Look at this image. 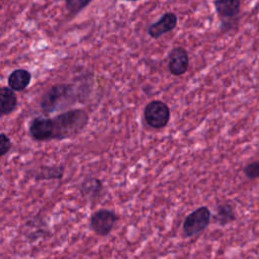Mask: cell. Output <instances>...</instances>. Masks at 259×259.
Instances as JSON below:
<instances>
[{
  "label": "cell",
  "mask_w": 259,
  "mask_h": 259,
  "mask_svg": "<svg viewBox=\"0 0 259 259\" xmlns=\"http://www.w3.org/2000/svg\"><path fill=\"white\" fill-rule=\"evenodd\" d=\"M91 84L80 82L76 83H60L50 87L40 98V108L44 113L50 114L56 110H60L71 106L78 102H85L87 99Z\"/></svg>",
  "instance_id": "1"
},
{
  "label": "cell",
  "mask_w": 259,
  "mask_h": 259,
  "mask_svg": "<svg viewBox=\"0 0 259 259\" xmlns=\"http://www.w3.org/2000/svg\"><path fill=\"white\" fill-rule=\"evenodd\" d=\"M89 121L88 113L81 108L69 109L53 118V140L63 141L80 134Z\"/></svg>",
  "instance_id": "2"
},
{
  "label": "cell",
  "mask_w": 259,
  "mask_h": 259,
  "mask_svg": "<svg viewBox=\"0 0 259 259\" xmlns=\"http://www.w3.org/2000/svg\"><path fill=\"white\" fill-rule=\"evenodd\" d=\"M213 6L220 19L222 31L229 32L238 26L241 0H213Z\"/></svg>",
  "instance_id": "3"
},
{
  "label": "cell",
  "mask_w": 259,
  "mask_h": 259,
  "mask_svg": "<svg viewBox=\"0 0 259 259\" xmlns=\"http://www.w3.org/2000/svg\"><path fill=\"white\" fill-rule=\"evenodd\" d=\"M211 212L205 205L199 206L187 214L182 223V233L185 238H192L203 232L209 225Z\"/></svg>",
  "instance_id": "4"
},
{
  "label": "cell",
  "mask_w": 259,
  "mask_h": 259,
  "mask_svg": "<svg viewBox=\"0 0 259 259\" xmlns=\"http://www.w3.org/2000/svg\"><path fill=\"white\" fill-rule=\"evenodd\" d=\"M118 221L119 215L114 210L109 208H99L90 215L89 228L95 235L106 237L112 232Z\"/></svg>",
  "instance_id": "5"
},
{
  "label": "cell",
  "mask_w": 259,
  "mask_h": 259,
  "mask_svg": "<svg viewBox=\"0 0 259 259\" xmlns=\"http://www.w3.org/2000/svg\"><path fill=\"white\" fill-rule=\"evenodd\" d=\"M170 108L161 100L150 101L144 109V118L147 124L153 128H163L170 120Z\"/></svg>",
  "instance_id": "6"
},
{
  "label": "cell",
  "mask_w": 259,
  "mask_h": 259,
  "mask_svg": "<svg viewBox=\"0 0 259 259\" xmlns=\"http://www.w3.org/2000/svg\"><path fill=\"white\" fill-rule=\"evenodd\" d=\"M28 131L30 137L36 142L52 141L54 137L53 118L36 116L30 120Z\"/></svg>",
  "instance_id": "7"
},
{
  "label": "cell",
  "mask_w": 259,
  "mask_h": 259,
  "mask_svg": "<svg viewBox=\"0 0 259 259\" xmlns=\"http://www.w3.org/2000/svg\"><path fill=\"white\" fill-rule=\"evenodd\" d=\"M189 67V57L183 47H175L168 54V70L173 76L185 74Z\"/></svg>",
  "instance_id": "8"
},
{
  "label": "cell",
  "mask_w": 259,
  "mask_h": 259,
  "mask_svg": "<svg viewBox=\"0 0 259 259\" xmlns=\"http://www.w3.org/2000/svg\"><path fill=\"white\" fill-rule=\"evenodd\" d=\"M78 189L81 196L92 202L99 200L104 193V185L102 180L95 176H88L84 178L80 182Z\"/></svg>",
  "instance_id": "9"
},
{
  "label": "cell",
  "mask_w": 259,
  "mask_h": 259,
  "mask_svg": "<svg viewBox=\"0 0 259 259\" xmlns=\"http://www.w3.org/2000/svg\"><path fill=\"white\" fill-rule=\"evenodd\" d=\"M64 174V165H40L27 172V175L35 181L61 180Z\"/></svg>",
  "instance_id": "10"
},
{
  "label": "cell",
  "mask_w": 259,
  "mask_h": 259,
  "mask_svg": "<svg viewBox=\"0 0 259 259\" xmlns=\"http://www.w3.org/2000/svg\"><path fill=\"white\" fill-rule=\"evenodd\" d=\"M178 23V17L174 12H165L158 21L148 27V33L152 38H159L163 34L172 31Z\"/></svg>",
  "instance_id": "11"
},
{
  "label": "cell",
  "mask_w": 259,
  "mask_h": 259,
  "mask_svg": "<svg viewBox=\"0 0 259 259\" xmlns=\"http://www.w3.org/2000/svg\"><path fill=\"white\" fill-rule=\"evenodd\" d=\"M25 228L27 229V232L25 233V238L30 243H34L38 240L45 239L51 234L47 228V224L44 218L39 213L26 221Z\"/></svg>",
  "instance_id": "12"
},
{
  "label": "cell",
  "mask_w": 259,
  "mask_h": 259,
  "mask_svg": "<svg viewBox=\"0 0 259 259\" xmlns=\"http://www.w3.org/2000/svg\"><path fill=\"white\" fill-rule=\"evenodd\" d=\"M31 81V74L26 69H16L8 76V86L13 91H23Z\"/></svg>",
  "instance_id": "13"
},
{
  "label": "cell",
  "mask_w": 259,
  "mask_h": 259,
  "mask_svg": "<svg viewBox=\"0 0 259 259\" xmlns=\"http://www.w3.org/2000/svg\"><path fill=\"white\" fill-rule=\"evenodd\" d=\"M17 104V96L14 91L8 86H2L0 88V115L4 116L11 113Z\"/></svg>",
  "instance_id": "14"
},
{
  "label": "cell",
  "mask_w": 259,
  "mask_h": 259,
  "mask_svg": "<svg viewBox=\"0 0 259 259\" xmlns=\"http://www.w3.org/2000/svg\"><path fill=\"white\" fill-rule=\"evenodd\" d=\"M214 222L220 226H226L236 220L235 209L232 203L222 202L217 205L214 213Z\"/></svg>",
  "instance_id": "15"
},
{
  "label": "cell",
  "mask_w": 259,
  "mask_h": 259,
  "mask_svg": "<svg viewBox=\"0 0 259 259\" xmlns=\"http://www.w3.org/2000/svg\"><path fill=\"white\" fill-rule=\"evenodd\" d=\"M92 1L93 0H65V7L70 15L75 16L85 7H87Z\"/></svg>",
  "instance_id": "16"
},
{
  "label": "cell",
  "mask_w": 259,
  "mask_h": 259,
  "mask_svg": "<svg viewBox=\"0 0 259 259\" xmlns=\"http://www.w3.org/2000/svg\"><path fill=\"white\" fill-rule=\"evenodd\" d=\"M243 172L245 174V176L249 179H255L259 177V161H253L249 164H247L244 169Z\"/></svg>",
  "instance_id": "17"
},
{
  "label": "cell",
  "mask_w": 259,
  "mask_h": 259,
  "mask_svg": "<svg viewBox=\"0 0 259 259\" xmlns=\"http://www.w3.org/2000/svg\"><path fill=\"white\" fill-rule=\"evenodd\" d=\"M12 148V142L10 138L5 134L1 133L0 134V156L3 157L5 156Z\"/></svg>",
  "instance_id": "18"
},
{
  "label": "cell",
  "mask_w": 259,
  "mask_h": 259,
  "mask_svg": "<svg viewBox=\"0 0 259 259\" xmlns=\"http://www.w3.org/2000/svg\"><path fill=\"white\" fill-rule=\"evenodd\" d=\"M124 1H139V0H124Z\"/></svg>",
  "instance_id": "19"
}]
</instances>
